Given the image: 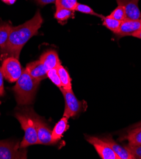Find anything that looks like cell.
<instances>
[{
    "mask_svg": "<svg viewBox=\"0 0 141 159\" xmlns=\"http://www.w3.org/2000/svg\"><path fill=\"white\" fill-rule=\"evenodd\" d=\"M141 29L140 20H132L126 18L121 21L119 29L115 34L117 37L132 36L137 31Z\"/></svg>",
    "mask_w": 141,
    "mask_h": 159,
    "instance_id": "cell-9",
    "label": "cell"
},
{
    "mask_svg": "<svg viewBox=\"0 0 141 159\" xmlns=\"http://www.w3.org/2000/svg\"><path fill=\"white\" fill-rule=\"evenodd\" d=\"M47 76L50 79L51 81L58 88H62V83L60 81V79L57 72V69H51L49 71H47Z\"/></svg>",
    "mask_w": 141,
    "mask_h": 159,
    "instance_id": "cell-23",
    "label": "cell"
},
{
    "mask_svg": "<svg viewBox=\"0 0 141 159\" xmlns=\"http://www.w3.org/2000/svg\"><path fill=\"white\" fill-rule=\"evenodd\" d=\"M40 81L36 80L23 69L22 73L13 88L15 98L19 105H26L32 103Z\"/></svg>",
    "mask_w": 141,
    "mask_h": 159,
    "instance_id": "cell-3",
    "label": "cell"
},
{
    "mask_svg": "<svg viewBox=\"0 0 141 159\" xmlns=\"http://www.w3.org/2000/svg\"><path fill=\"white\" fill-rule=\"evenodd\" d=\"M12 27V25L8 23H0V48L1 50L4 48L7 43Z\"/></svg>",
    "mask_w": 141,
    "mask_h": 159,
    "instance_id": "cell-16",
    "label": "cell"
},
{
    "mask_svg": "<svg viewBox=\"0 0 141 159\" xmlns=\"http://www.w3.org/2000/svg\"><path fill=\"white\" fill-rule=\"evenodd\" d=\"M15 116L20 122L24 131V137L20 144L21 148H26L30 145L38 144L36 116L33 109L31 107L19 108L15 113Z\"/></svg>",
    "mask_w": 141,
    "mask_h": 159,
    "instance_id": "cell-2",
    "label": "cell"
},
{
    "mask_svg": "<svg viewBox=\"0 0 141 159\" xmlns=\"http://www.w3.org/2000/svg\"><path fill=\"white\" fill-rule=\"evenodd\" d=\"M101 19L102 20V25H104L106 28L113 31L114 33H116L120 28L121 21L118 20L113 18L109 17L108 16H104L102 15Z\"/></svg>",
    "mask_w": 141,
    "mask_h": 159,
    "instance_id": "cell-19",
    "label": "cell"
},
{
    "mask_svg": "<svg viewBox=\"0 0 141 159\" xmlns=\"http://www.w3.org/2000/svg\"><path fill=\"white\" fill-rule=\"evenodd\" d=\"M55 4L56 8H62L74 11L78 0H56Z\"/></svg>",
    "mask_w": 141,
    "mask_h": 159,
    "instance_id": "cell-20",
    "label": "cell"
},
{
    "mask_svg": "<svg viewBox=\"0 0 141 159\" xmlns=\"http://www.w3.org/2000/svg\"><path fill=\"white\" fill-rule=\"evenodd\" d=\"M118 5L122 6L126 13V17L132 20H140L141 12L139 8V0H116Z\"/></svg>",
    "mask_w": 141,
    "mask_h": 159,
    "instance_id": "cell-10",
    "label": "cell"
},
{
    "mask_svg": "<svg viewBox=\"0 0 141 159\" xmlns=\"http://www.w3.org/2000/svg\"><path fill=\"white\" fill-rule=\"evenodd\" d=\"M60 89L65 100L64 117L69 119L76 116L83 108L82 102L77 99L72 89H66L63 88H60Z\"/></svg>",
    "mask_w": 141,
    "mask_h": 159,
    "instance_id": "cell-5",
    "label": "cell"
},
{
    "mask_svg": "<svg viewBox=\"0 0 141 159\" xmlns=\"http://www.w3.org/2000/svg\"><path fill=\"white\" fill-rule=\"evenodd\" d=\"M136 125H141V122H139V123H138V124H136Z\"/></svg>",
    "mask_w": 141,
    "mask_h": 159,
    "instance_id": "cell-29",
    "label": "cell"
},
{
    "mask_svg": "<svg viewBox=\"0 0 141 159\" xmlns=\"http://www.w3.org/2000/svg\"><path fill=\"white\" fill-rule=\"evenodd\" d=\"M3 2H5L8 5H12L15 2H16V0H2Z\"/></svg>",
    "mask_w": 141,
    "mask_h": 159,
    "instance_id": "cell-28",
    "label": "cell"
},
{
    "mask_svg": "<svg viewBox=\"0 0 141 159\" xmlns=\"http://www.w3.org/2000/svg\"><path fill=\"white\" fill-rule=\"evenodd\" d=\"M36 2L41 6H45L50 3H55L56 0H35Z\"/></svg>",
    "mask_w": 141,
    "mask_h": 159,
    "instance_id": "cell-26",
    "label": "cell"
},
{
    "mask_svg": "<svg viewBox=\"0 0 141 159\" xmlns=\"http://www.w3.org/2000/svg\"><path fill=\"white\" fill-rule=\"evenodd\" d=\"M26 69L28 74L37 81H41L48 77L47 71L40 60L28 63Z\"/></svg>",
    "mask_w": 141,
    "mask_h": 159,
    "instance_id": "cell-11",
    "label": "cell"
},
{
    "mask_svg": "<svg viewBox=\"0 0 141 159\" xmlns=\"http://www.w3.org/2000/svg\"><path fill=\"white\" fill-rule=\"evenodd\" d=\"M43 22L41 13L38 10L31 20L20 25L12 26L7 43L1 51L8 57L19 59L22 48L31 38L38 34Z\"/></svg>",
    "mask_w": 141,
    "mask_h": 159,
    "instance_id": "cell-1",
    "label": "cell"
},
{
    "mask_svg": "<svg viewBox=\"0 0 141 159\" xmlns=\"http://www.w3.org/2000/svg\"><path fill=\"white\" fill-rule=\"evenodd\" d=\"M132 36L134 37V38H139V39H141V29H140L139 30L137 31L136 33H135L132 35Z\"/></svg>",
    "mask_w": 141,
    "mask_h": 159,
    "instance_id": "cell-27",
    "label": "cell"
},
{
    "mask_svg": "<svg viewBox=\"0 0 141 159\" xmlns=\"http://www.w3.org/2000/svg\"><path fill=\"white\" fill-rule=\"evenodd\" d=\"M131 145H141V125H135L124 138Z\"/></svg>",
    "mask_w": 141,
    "mask_h": 159,
    "instance_id": "cell-15",
    "label": "cell"
},
{
    "mask_svg": "<svg viewBox=\"0 0 141 159\" xmlns=\"http://www.w3.org/2000/svg\"><path fill=\"white\" fill-rule=\"evenodd\" d=\"M87 141L92 145L96 150L102 159H120V157L116 154L107 143L102 139L94 136H86Z\"/></svg>",
    "mask_w": 141,
    "mask_h": 159,
    "instance_id": "cell-7",
    "label": "cell"
},
{
    "mask_svg": "<svg viewBox=\"0 0 141 159\" xmlns=\"http://www.w3.org/2000/svg\"><path fill=\"white\" fill-rule=\"evenodd\" d=\"M3 74L1 66H0V97H2L5 94L4 84H3Z\"/></svg>",
    "mask_w": 141,
    "mask_h": 159,
    "instance_id": "cell-25",
    "label": "cell"
},
{
    "mask_svg": "<svg viewBox=\"0 0 141 159\" xmlns=\"http://www.w3.org/2000/svg\"><path fill=\"white\" fill-rule=\"evenodd\" d=\"M74 15V11L57 8H56L55 13L54 14V18L57 20L59 23H62L64 22H66L70 18L73 17Z\"/></svg>",
    "mask_w": 141,
    "mask_h": 159,
    "instance_id": "cell-18",
    "label": "cell"
},
{
    "mask_svg": "<svg viewBox=\"0 0 141 159\" xmlns=\"http://www.w3.org/2000/svg\"><path fill=\"white\" fill-rule=\"evenodd\" d=\"M27 158V150L21 148L19 143L0 141V159Z\"/></svg>",
    "mask_w": 141,
    "mask_h": 159,
    "instance_id": "cell-6",
    "label": "cell"
},
{
    "mask_svg": "<svg viewBox=\"0 0 141 159\" xmlns=\"http://www.w3.org/2000/svg\"><path fill=\"white\" fill-rule=\"evenodd\" d=\"M1 68L4 77L10 83L17 82L23 70L19 59L13 57L6 58L3 61Z\"/></svg>",
    "mask_w": 141,
    "mask_h": 159,
    "instance_id": "cell-4",
    "label": "cell"
},
{
    "mask_svg": "<svg viewBox=\"0 0 141 159\" xmlns=\"http://www.w3.org/2000/svg\"><path fill=\"white\" fill-rule=\"evenodd\" d=\"M140 23H141V18L140 19Z\"/></svg>",
    "mask_w": 141,
    "mask_h": 159,
    "instance_id": "cell-30",
    "label": "cell"
},
{
    "mask_svg": "<svg viewBox=\"0 0 141 159\" xmlns=\"http://www.w3.org/2000/svg\"><path fill=\"white\" fill-rule=\"evenodd\" d=\"M68 118L63 116L55 125L52 134V141L54 144L62 137V135L68 129Z\"/></svg>",
    "mask_w": 141,
    "mask_h": 159,
    "instance_id": "cell-14",
    "label": "cell"
},
{
    "mask_svg": "<svg viewBox=\"0 0 141 159\" xmlns=\"http://www.w3.org/2000/svg\"><path fill=\"white\" fill-rule=\"evenodd\" d=\"M40 60L43 63L46 71L57 69L60 65H61L60 60L59 58L57 53L53 50H50L43 53L41 55Z\"/></svg>",
    "mask_w": 141,
    "mask_h": 159,
    "instance_id": "cell-12",
    "label": "cell"
},
{
    "mask_svg": "<svg viewBox=\"0 0 141 159\" xmlns=\"http://www.w3.org/2000/svg\"><path fill=\"white\" fill-rule=\"evenodd\" d=\"M102 139L111 147L113 150L120 157V159H135L126 147L118 144L111 137L107 136Z\"/></svg>",
    "mask_w": 141,
    "mask_h": 159,
    "instance_id": "cell-13",
    "label": "cell"
},
{
    "mask_svg": "<svg viewBox=\"0 0 141 159\" xmlns=\"http://www.w3.org/2000/svg\"><path fill=\"white\" fill-rule=\"evenodd\" d=\"M36 120L38 144L45 145L54 144L52 138V130H51L49 126L38 115Z\"/></svg>",
    "mask_w": 141,
    "mask_h": 159,
    "instance_id": "cell-8",
    "label": "cell"
},
{
    "mask_svg": "<svg viewBox=\"0 0 141 159\" xmlns=\"http://www.w3.org/2000/svg\"><path fill=\"white\" fill-rule=\"evenodd\" d=\"M107 16L120 21H123L127 18L125 8L120 5H118V7Z\"/></svg>",
    "mask_w": 141,
    "mask_h": 159,
    "instance_id": "cell-21",
    "label": "cell"
},
{
    "mask_svg": "<svg viewBox=\"0 0 141 159\" xmlns=\"http://www.w3.org/2000/svg\"><path fill=\"white\" fill-rule=\"evenodd\" d=\"M57 70L60 79L62 88L66 89H72L71 79L67 70L61 65L57 68Z\"/></svg>",
    "mask_w": 141,
    "mask_h": 159,
    "instance_id": "cell-17",
    "label": "cell"
},
{
    "mask_svg": "<svg viewBox=\"0 0 141 159\" xmlns=\"http://www.w3.org/2000/svg\"><path fill=\"white\" fill-rule=\"evenodd\" d=\"M125 147L134 156L135 159H141V145H131L129 144Z\"/></svg>",
    "mask_w": 141,
    "mask_h": 159,
    "instance_id": "cell-24",
    "label": "cell"
},
{
    "mask_svg": "<svg viewBox=\"0 0 141 159\" xmlns=\"http://www.w3.org/2000/svg\"><path fill=\"white\" fill-rule=\"evenodd\" d=\"M78 11V12H81V13H83L85 14H88V15H91L96 16V17H98L100 18L102 16V15H100V14H98L97 13H96L89 6H88L87 5L79 3H78V4L76 5L75 9H74V11Z\"/></svg>",
    "mask_w": 141,
    "mask_h": 159,
    "instance_id": "cell-22",
    "label": "cell"
}]
</instances>
